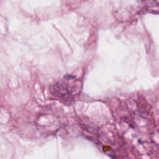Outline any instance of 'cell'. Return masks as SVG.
I'll use <instances>...</instances> for the list:
<instances>
[{"label": "cell", "mask_w": 159, "mask_h": 159, "mask_svg": "<svg viewBox=\"0 0 159 159\" xmlns=\"http://www.w3.org/2000/svg\"><path fill=\"white\" fill-rule=\"evenodd\" d=\"M79 87L80 84H79L77 80L65 76V79H62L57 85L54 86V91L52 94L61 98H73L79 94Z\"/></svg>", "instance_id": "cell-1"}]
</instances>
